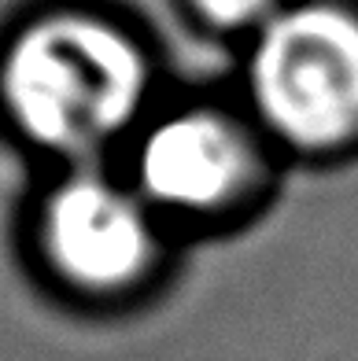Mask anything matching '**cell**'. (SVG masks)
Returning <instances> with one entry per match:
<instances>
[{
  "mask_svg": "<svg viewBox=\"0 0 358 361\" xmlns=\"http://www.w3.org/2000/svg\"><path fill=\"white\" fill-rule=\"evenodd\" d=\"M155 111V59L100 11H44L0 44V122L48 170L115 162Z\"/></svg>",
  "mask_w": 358,
  "mask_h": 361,
  "instance_id": "cell-1",
  "label": "cell"
},
{
  "mask_svg": "<svg viewBox=\"0 0 358 361\" xmlns=\"http://www.w3.org/2000/svg\"><path fill=\"white\" fill-rule=\"evenodd\" d=\"M30 251L59 291L81 302H126L155 284L170 228L115 162L52 170L30 207Z\"/></svg>",
  "mask_w": 358,
  "mask_h": 361,
  "instance_id": "cell-3",
  "label": "cell"
},
{
  "mask_svg": "<svg viewBox=\"0 0 358 361\" xmlns=\"http://www.w3.org/2000/svg\"><path fill=\"white\" fill-rule=\"evenodd\" d=\"M115 166L167 228H207L263 195L278 155L248 114L192 96L155 107Z\"/></svg>",
  "mask_w": 358,
  "mask_h": 361,
  "instance_id": "cell-4",
  "label": "cell"
},
{
  "mask_svg": "<svg viewBox=\"0 0 358 361\" xmlns=\"http://www.w3.org/2000/svg\"><path fill=\"white\" fill-rule=\"evenodd\" d=\"M185 4L203 26L222 30V34H233V30H251L255 34L278 11V0H185Z\"/></svg>",
  "mask_w": 358,
  "mask_h": 361,
  "instance_id": "cell-5",
  "label": "cell"
},
{
  "mask_svg": "<svg viewBox=\"0 0 358 361\" xmlns=\"http://www.w3.org/2000/svg\"><path fill=\"white\" fill-rule=\"evenodd\" d=\"M244 114L273 155L340 159L358 147V11L340 0L285 4L240 63Z\"/></svg>",
  "mask_w": 358,
  "mask_h": 361,
  "instance_id": "cell-2",
  "label": "cell"
}]
</instances>
